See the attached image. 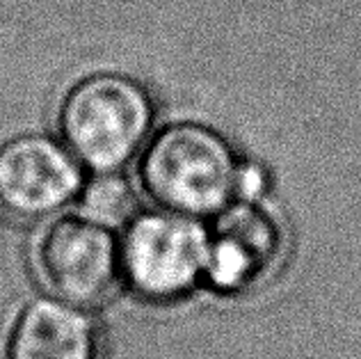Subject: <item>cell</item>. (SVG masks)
<instances>
[{"mask_svg":"<svg viewBox=\"0 0 361 359\" xmlns=\"http://www.w3.org/2000/svg\"><path fill=\"white\" fill-rule=\"evenodd\" d=\"M119 259L121 279L140 298L178 300L206 277L208 229L165 209L137 213L119 238Z\"/></svg>","mask_w":361,"mask_h":359,"instance_id":"cell-3","label":"cell"},{"mask_svg":"<svg viewBox=\"0 0 361 359\" xmlns=\"http://www.w3.org/2000/svg\"><path fill=\"white\" fill-rule=\"evenodd\" d=\"M0 359H103V336L82 307L35 298L7 323Z\"/></svg>","mask_w":361,"mask_h":359,"instance_id":"cell-7","label":"cell"},{"mask_svg":"<svg viewBox=\"0 0 361 359\" xmlns=\"http://www.w3.org/2000/svg\"><path fill=\"white\" fill-rule=\"evenodd\" d=\"M32 266L53 298L82 309L97 307L119 288V238L87 215L58 217L37 236Z\"/></svg>","mask_w":361,"mask_h":359,"instance_id":"cell-4","label":"cell"},{"mask_svg":"<svg viewBox=\"0 0 361 359\" xmlns=\"http://www.w3.org/2000/svg\"><path fill=\"white\" fill-rule=\"evenodd\" d=\"M154 101L130 75L101 71L75 80L58 108L62 145L94 174H119L147 147Z\"/></svg>","mask_w":361,"mask_h":359,"instance_id":"cell-2","label":"cell"},{"mask_svg":"<svg viewBox=\"0 0 361 359\" xmlns=\"http://www.w3.org/2000/svg\"><path fill=\"white\" fill-rule=\"evenodd\" d=\"M82 165L49 135H16L0 142V213L39 222L71 206L82 193Z\"/></svg>","mask_w":361,"mask_h":359,"instance_id":"cell-5","label":"cell"},{"mask_svg":"<svg viewBox=\"0 0 361 359\" xmlns=\"http://www.w3.org/2000/svg\"><path fill=\"white\" fill-rule=\"evenodd\" d=\"M82 215L112 224L130 213V190L117 174H97L92 183L82 188Z\"/></svg>","mask_w":361,"mask_h":359,"instance_id":"cell-8","label":"cell"},{"mask_svg":"<svg viewBox=\"0 0 361 359\" xmlns=\"http://www.w3.org/2000/svg\"><path fill=\"white\" fill-rule=\"evenodd\" d=\"M240 178L243 167L229 140L195 121L158 130L137 163L140 188L158 209L197 220L233 204Z\"/></svg>","mask_w":361,"mask_h":359,"instance_id":"cell-1","label":"cell"},{"mask_svg":"<svg viewBox=\"0 0 361 359\" xmlns=\"http://www.w3.org/2000/svg\"><path fill=\"white\" fill-rule=\"evenodd\" d=\"M283 257V231L270 211L235 200L208 231L206 281L220 293H245L274 275Z\"/></svg>","mask_w":361,"mask_h":359,"instance_id":"cell-6","label":"cell"}]
</instances>
